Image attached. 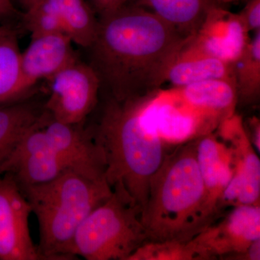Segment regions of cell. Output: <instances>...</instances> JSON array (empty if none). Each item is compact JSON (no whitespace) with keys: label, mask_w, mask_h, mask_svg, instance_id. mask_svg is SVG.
<instances>
[{"label":"cell","mask_w":260,"mask_h":260,"mask_svg":"<svg viewBox=\"0 0 260 260\" xmlns=\"http://www.w3.org/2000/svg\"><path fill=\"white\" fill-rule=\"evenodd\" d=\"M179 90L188 105L215 118L218 124L235 113L238 104L234 80H205Z\"/></svg>","instance_id":"obj_17"},{"label":"cell","mask_w":260,"mask_h":260,"mask_svg":"<svg viewBox=\"0 0 260 260\" xmlns=\"http://www.w3.org/2000/svg\"><path fill=\"white\" fill-rule=\"evenodd\" d=\"M42 127L53 148L69 162L75 172L93 180L106 179L104 153L94 140L91 130L84 129L83 123L59 122L45 111Z\"/></svg>","instance_id":"obj_12"},{"label":"cell","mask_w":260,"mask_h":260,"mask_svg":"<svg viewBox=\"0 0 260 260\" xmlns=\"http://www.w3.org/2000/svg\"><path fill=\"white\" fill-rule=\"evenodd\" d=\"M232 65L237 104L256 105L260 98V30L254 32L242 54Z\"/></svg>","instance_id":"obj_21"},{"label":"cell","mask_w":260,"mask_h":260,"mask_svg":"<svg viewBox=\"0 0 260 260\" xmlns=\"http://www.w3.org/2000/svg\"><path fill=\"white\" fill-rule=\"evenodd\" d=\"M218 135L232 150L234 158L242 167L244 188L239 205H259L260 160L251 144L240 116L234 113L223 119L218 126Z\"/></svg>","instance_id":"obj_15"},{"label":"cell","mask_w":260,"mask_h":260,"mask_svg":"<svg viewBox=\"0 0 260 260\" xmlns=\"http://www.w3.org/2000/svg\"><path fill=\"white\" fill-rule=\"evenodd\" d=\"M30 93L22 69V51L14 31L0 30V106L23 102Z\"/></svg>","instance_id":"obj_19"},{"label":"cell","mask_w":260,"mask_h":260,"mask_svg":"<svg viewBox=\"0 0 260 260\" xmlns=\"http://www.w3.org/2000/svg\"><path fill=\"white\" fill-rule=\"evenodd\" d=\"M250 38L239 13H231L213 3L200 28L184 46L189 50L233 64Z\"/></svg>","instance_id":"obj_11"},{"label":"cell","mask_w":260,"mask_h":260,"mask_svg":"<svg viewBox=\"0 0 260 260\" xmlns=\"http://www.w3.org/2000/svg\"><path fill=\"white\" fill-rule=\"evenodd\" d=\"M3 26H0V30H1L2 28H3Z\"/></svg>","instance_id":"obj_30"},{"label":"cell","mask_w":260,"mask_h":260,"mask_svg":"<svg viewBox=\"0 0 260 260\" xmlns=\"http://www.w3.org/2000/svg\"><path fill=\"white\" fill-rule=\"evenodd\" d=\"M184 45L169 66L166 82L180 89L205 80H234L232 64L189 50Z\"/></svg>","instance_id":"obj_16"},{"label":"cell","mask_w":260,"mask_h":260,"mask_svg":"<svg viewBox=\"0 0 260 260\" xmlns=\"http://www.w3.org/2000/svg\"><path fill=\"white\" fill-rule=\"evenodd\" d=\"M23 20L31 35L59 32L86 49L99 25L96 13L87 0H37L25 10Z\"/></svg>","instance_id":"obj_7"},{"label":"cell","mask_w":260,"mask_h":260,"mask_svg":"<svg viewBox=\"0 0 260 260\" xmlns=\"http://www.w3.org/2000/svg\"><path fill=\"white\" fill-rule=\"evenodd\" d=\"M260 239V205H241L191 239L201 260L233 259Z\"/></svg>","instance_id":"obj_8"},{"label":"cell","mask_w":260,"mask_h":260,"mask_svg":"<svg viewBox=\"0 0 260 260\" xmlns=\"http://www.w3.org/2000/svg\"><path fill=\"white\" fill-rule=\"evenodd\" d=\"M241 1V0H212L213 3L217 5L229 4V3H237V2Z\"/></svg>","instance_id":"obj_29"},{"label":"cell","mask_w":260,"mask_h":260,"mask_svg":"<svg viewBox=\"0 0 260 260\" xmlns=\"http://www.w3.org/2000/svg\"><path fill=\"white\" fill-rule=\"evenodd\" d=\"M0 177V260L43 259L29 229L31 207L14 178Z\"/></svg>","instance_id":"obj_10"},{"label":"cell","mask_w":260,"mask_h":260,"mask_svg":"<svg viewBox=\"0 0 260 260\" xmlns=\"http://www.w3.org/2000/svg\"><path fill=\"white\" fill-rule=\"evenodd\" d=\"M41 121L20 140L5 162L0 176L9 174L19 185L49 182L64 173L74 172L69 162L53 148Z\"/></svg>","instance_id":"obj_9"},{"label":"cell","mask_w":260,"mask_h":260,"mask_svg":"<svg viewBox=\"0 0 260 260\" xmlns=\"http://www.w3.org/2000/svg\"><path fill=\"white\" fill-rule=\"evenodd\" d=\"M44 112V109L30 102L0 106V171L24 135L41 121Z\"/></svg>","instance_id":"obj_20"},{"label":"cell","mask_w":260,"mask_h":260,"mask_svg":"<svg viewBox=\"0 0 260 260\" xmlns=\"http://www.w3.org/2000/svg\"><path fill=\"white\" fill-rule=\"evenodd\" d=\"M233 259L238 260H259L260 259V239L251 243L247 250L244 254L236 256Z\"/></svg>","instance_id":"obj_26"},{"label":"cell","mask_w":260,"mask_h":260,"mask_svg":"<svg viewBox=\"0 0 260 260\" xmlns=\"http://www.w3.org/2000/svg\"><path fill=\"white\" fill-rule=\"evenodd\" d=\"M99 17L95 39L87 49L101 88L118 102L155 93L188 38L130 3Z\"/></svg>","instance_id":"obj_1"},{"label":"cell","mask_w":260,"mask_h":260,"mask_svg":"<svg viewBox=\"0 0 260 260\" xmlns=\"http://www.w3.org/2000/svg\"><path fill=\"white\" fill-rule=\"evenodd\" d=\"M239 14L248 31L260 30V0H247Z\"/></svg>","instance_id":"obj_23"},{"label":"cell","mask_w":260,"mask_h":260,"mask_svg":"<svg viewBox=\"0 0 260 260\" xmlns=\"http://www.w3.org/2000/svg\"><path fill=\"white\" fill-rule=\"evenodd\" d=\"M18 15L12 0H0V20L13 18Z\"/></svg>","instance_id":"obj_27"},{"label":"cell","mask_w":260,"mask_h":260,"mask_svg":"<svg viewBox=\"0 0 260 260\" xmlns=\"http://www.w3.org/2000/svg\"><path fill=\"white\" fill-rule=\"evenodd\" d=\"M73 44L70 38L59 32L31 35L30 44L22 52V69L29 91L38 82L49 80L78 60Z\"/></svg>","instance_id":"obj_14"},{"label":"cell","mask_w":260,"mask_h":260,"mask_svg":"<svg viewBox=\"0 0 260 260\" xmlns=\"http://www.w3.org/2000/svg\"><path fill=\"white\" fill-rule=\"evenodd\" d=\"M127 260H201L191 240L148 241L131 254Z\"/></svg>","instance_id":"obj_22"},{"label":"cell","mask_w":260,"mask_h":260,"mask_svg":"<svg viewBox=\"0 0 260 260\" xmlns=\"http://www.w3.org/2000/svg\"><path fill=\"white\" fill-rule=\"evenodd\" d=\"M145 242L140 210L113 192L80 224L70 253L87 260H127Z\"/></svg>","instance_id":"obj_5"},{"label":"cell","mask_w":260,"mask_h":260,"mask_svg":"<svg viewBox=\"0 0 260 260\" xmlns=\"http://www.w3.org/2000/svg\"><path fill=\"white\" fill-rule=\"evenodd\" d=\"M197 160L204 184L205 217L208 226L220 216L218 203L232 179V148L211 133L197 138Z\"/></svg>","instance_id":"obj_13"},{"label":"cell","mask_w":260,"mask_h":260,"mask_svg":"<svg viewBox=\"0 0 260 260\" xmlns=\"http://www.w3.org/2000/svg\"><path fill=\"white\" fill-rule=\"evenodd\" d=\"M19 186L38 219V249L47 260L74 257L70 248L80 224L113 193L106 179L93 180L75 172L44 184Z\"/></svg>","instance_id":"obj_4"},{"label":"cell","mask_w":260,"mask_h":260,"mask_svg":"<svg viewBox=\"0 0 260 260\" xmlns=\"http://www.w3.org/2000/svg\"><path fill=\"white\" fill-rule=\"evenodd\" d=\"M150 10L184 37L194 35L213 4L212 0H129Z\"/></svg>","instance_id":"obj_18"},{"label":"cell","mask_w":260,"mask_h":260,"mask_svg":"<svg viewBox=\"0 0 260 260\" xmlns=\"http://www.w3.org/2000/svg\"><path fill=\"white\" fill-rule=\"evenodd\" d=\"M246 134L248 135L251 144L256 151L260 152V120L255 116H251L248 119L246 123H244Z\"/></svg>","instance_id":"obj_24"},{"label":"cell","mask_w":260,"mask_h":260,"mask_svg":"<svg viewBox=\"0 0 260 260\" xmlns=\"http://www.w3.org/2000/svg\"><path fill=\"white\" fill-rule=\"evenodd\" d=\"M49 81L50 93L44 109L56 121L82 124L96 107L101 83L90 64L78 59Z\"/></svg>","instance_id":"obj_6"},{"label":"cell","mask_w":260,"mask_h":260,"mask_svg":"<svg viewBox=\"0 0 260 260\" xmlns=\"http://www.w3.org/2000/svg\"><path fill=\"white\" fill-rule=\"evenodd\" d=\"M205 191L197 160V138L167 154L150 179L140 214L147 242L190 240L208 227Z\"/></svg>","instance_id":"obj_3"},{"label":"cell","mask_w":260,"mask_h":260,"mask_svg":"<svg viewBox=\"0 0 260 260\" xmlns=\"http://www.w3.org/2000/svg\"><path fill=\"white\" fill-rule=\"evenodd\" d=\"M22 6L24 7L25 10L28 9L32 5H34L37 0H17Z\"/></svg>","instance_id":"obj_28"},{"label":"cell","mask_w":260,"mask_h":260,"mask_svg":"<svg viewBox=\"0 0 260 260\" xmlns=\"http://www.w3.org/2000/svg\"><path fill=\"white\" fill-rule=\"evenodd\" d=\"M154 94L123 102L108 99L99 124L91 130L105 158L108 184L140 214L150 179L167 155L165 143L147 115Z\"/></svg>","instance_id":"obj_2"},{"label":"cell","mask_w":260,"mask_h":260,"mask_svg":"<svg viewBox=\"0 0 260 260\" xmlns=\"http://www.w3.org/2000/svg\"><path fill=\"white\" fill-rule=\"evenodd\" d=\"M99 16L120 8L129 0H87Z\"/></svg>","instance_id":"obj_25"}]
</instances>
